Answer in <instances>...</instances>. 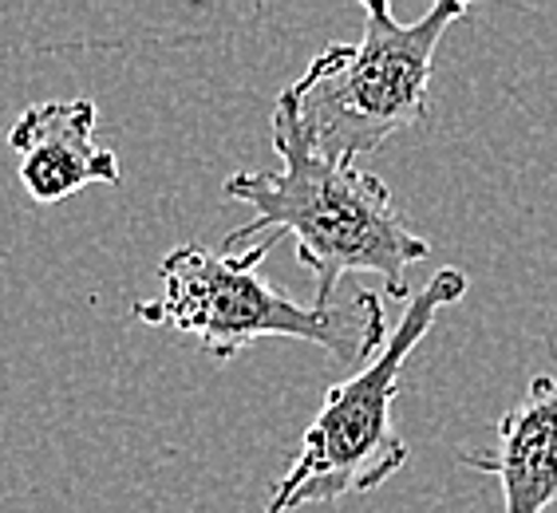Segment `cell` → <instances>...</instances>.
<instances>
[{
	"mask_svg": "<svg viewBox=\"0 0 557 513\" xmlns=\"http://www.w3.org/2000/svg\"><path fill=\"white\" fill-rule=\"evenodd\" d=\"M467 12L462 0H435L419 21L399 24L387 0H364L360 43H329L297 84L285 87L317 154L356 166L392 135L423 127L435 52Z\"/></svg>",
	"mask_w": 557,
	"mask_h": 513,
	"instance_id": "cell-4",
	"label": "cell"
},
{
	"mask_svg": "<svg viewBox=\"0 0 557 513\" xmlns=\"http://www.w3.org/2000/svg\"><path fill=\"white\" fill-rule=\"evenodd\" d=\"M471 289V277L455 265H443L419 292H411L399 324L387 331L384 348L352 379L324 396L321 411L300 435L297 459L281 474L261 513H293L305 505H333L341 498L380 490L411 459L408 439L396 427V396L404 387V367L428 331L440 324V312L459 304Z\"/></svg>",
	"mask_w": 557,
	"mask_h": 513,
	"instance_id": "cell-3",
	"label": "cell"
},
{
	"mask_svg": "<svg viewBox=\"0 0 557 513\" xmlns=\"http://www.w3.org/2000/svg\"><path fill=\"white\" fill-rule=\"evenodd\" d=\"M273 237L237 256L206 249L198 241L174 246L159 261V300H135V321L174 328L198 340L210 360H234L258 340L317 343L336 364H368L387 340L384 304L368 289H352L333 304L293 300L258 277L261 261L273 253Z\"/></svg>",
	"mask_w": 557,
	"mask_h": 513,
	"instance_id": "cell-2",
	"label": "cell"
},
{
	"mask_svg": "<svg viewBox=\"0 0 557 513\" xmlns=\"http://www.w3.org/2000/svg\"><path fill=\"white\" fill-rule=\"evenodd\" d=\"M269 135L277 171H237L222 186L230 202L249 210V222L225 237L222 253L234 256L237 246L261 234L273 241L289 237L297 261L317 280V304H333L341 280L352 273H372L387 297L408 304V273L431 256V241L408 225L384 178L317 154L285 91L273 103Z\"/></svg>",
	"mask_w": 557,
	"mask_h": 513,
	"instance_id": "cell-1",
	"label": "cell"
},
{
	"mask_svg": "<svg viewBox=\"0 0 557 513\" xmlns=\"http://www.w3.org/2000/svg\"><path fill=\"white\" fill-rule=\"evenodd\" d=\"M99 108L91 96L33 103L9 127V150L16 154V178L40 205L75 198L87 186H119L123 166L111 147L96 139Z\"/></svg>",
	"mask_w": 557,
	"mask_h": 513,
	"instance_id": "cell-5",
	"label": "cell"
},
{
	"mask_svg": "<svg viewBox=\"0 0 557 513\" xmlns=\"http://www.w3.org/2000/svg\"><path fill=\"white\" fill-rule=\"evenodd\" d=\"M459 462L503 486V513H546L557 505V375H534L494 427V450H459Z\"/></svg>",
	"mask_w": 557,
	"mask_h": 513,
	"instance_id": "cell-6",
	"label": "cell"
}]
</instances>
